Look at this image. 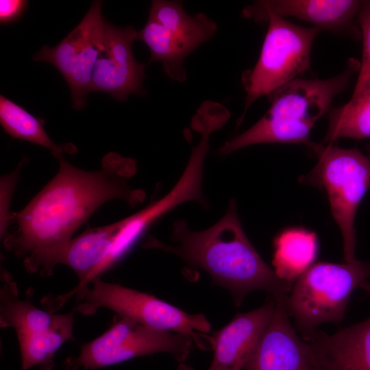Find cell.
I'll return each mask as SVG.
<instances>
[{"mask_svg": "<svg viewBox=\"0 0 370 370\" xmlns=\"http://www.w3.org/2000/svg\"><path fill=\"white\" fill-rule=\"evenodd\" d=\"M18 180V173H12L1 178V238L8 234L11 214L9 213L10 203Z\"/></svg>", "mask_w": 370, "mask_h": 370, "instance_id": "obj_21", "label": "cell"}, {"mask_svg": "<svg viewBox=\"0 0 370 370\" xmlns=\"http://www.w3.org/2000/svg\"><path fill=\"white\" fill-rule=\"evenodd\" d=\"M172 239L177 246L151 238L147 247L176 254L189 266L206 271L214 283L231 293L237 307L253 291L277 297L288 295L293 286L280 279L251 245L238 218L234 200L223 218L206 230L193 232L184 220L177 221Z\"/></svg>", "mask_w": 370, "mask_h": 370, "instance_id": "obj_2", "label": "cell"}, {"mask_svg": "<svg viewBox=\"0 0 370 370\" xmlns=\"http://www.w3.org/2000/svg\"><path fill=\"white\" fill-rule=\"evenodd\" d=\"M310 149L319 161L299 180L325 190L343 236L344 260L355 262L354 220L360 202L370 187V159L356 147L343 149L334 143H314Z\"/></svg>", "mask_w": 370, "mask_h": 370, "instance_id": "obj_6", "label": "cell"}, {"mask_svg": "<svg viewBox=\"0 0 370 370\" xmlns=\"http://www.w3.org/2000/svg\"><path fill=\"white\" fill-rule=\"evenodd\" d=\"M367 149L369 153H370V145L367 147Z\"/></svg>", "mask_w": 370, "mask_h": 370, "instance_id": "obj_25", "label": "cell"}, {"mask_svg": "<svg viewBox=\"0 0 370 370\" xmlns=\"http://www.w3.org/2000/svg\"><path fill=\"white\" fill-rule=\"evenodd\" d=\"M360 287H361L362 288H363L364 290H365L367 293L370 294V284L367 282V280L362 282L360 285Z\"/></svg>", "mask_w": 370, "mask_h": 370, "instance_id": "obj_24", "label": "cell"}, {"mask_svg": "<svg viewBox=\"0 0 370 370\" xmlns=\"http://www.w3.org/2000/svg\"><path fill=\"white\" fill-rule=\"evenodd\" d=\"M101 4V1H92L82 21L58 45L42 47L33 60L53 64L68 84L94 26L103 18Z\"/></svg>", "mask_w": 370, "mask_h": 370, "instance_id": "obj_18", "label": "cell"}, {"mask_svg": "<svg viewBox=\"0 0 370 370\" xmlns=\"http://www.w3.org/2000/svg\"><path fill=\"white\" fill-rule=\"evenodd\" d=\"M341 138H370V78L355 86L348 102L329 111L328 130L321 144Z\"/></svg>", "mask_w": 370, "mask_h": 370, "instance_id": "obj_17", "label": "cell"}, {"mask_svg": "<svg viewBox=\"0 0 370 370\" xmlns=\"http://www.w3.org/2000/svg\"><path fill=\"white\" fill-rule=\"evenodd\" d=\"M305 339L323 370H370V317L331 335L316 330Z\"/></svg>", "mask_w": 370, "mask_h": 370, "instance_id": "obj_15", "label": "cell"}, {"mask_svg": "<svg viewBox=\"0 0 370 370\" xmlns=\"http://www.w3.org/2000/svg\"><path fill=\"white\" fill-rule=\"evenodd\" d=\"M275 308L274 299L261 307L238 313L225 326L214 333V352L208 370H242L269 323Z\"/></svg>", "mask_w": 370, "mask_h": 370, "instance_id": "obj_14", "label": "cell"}, {"mask_svg": "<svg viewBox=\"0 0 370 370\" xmlns=\"http://www.w3.org/2000/svg\"><path fill=\"white\" fill-rule=\"evenodd\" d=\"M363 49L356 85L370 78V1H362L358 15Z\"/></svg>", "mask_w": 370, "mask_h": 370, "instance_id": "obj_20", "label": "cell"}, {"mask_svg": "<svg viewBox=\"0 0 370 370\" xmlns=\"http://www.w3.org/2000/svg\"><path fill=\"white\" fill-rule=\"evenodd\" d=\"M52 154L59 162L57 173L23 209L11 214L14 230L3 238L6 249L23 258L29 272L45 275L51 273L54 256L100 206L119 199L134 207L145 197L127 182L136 171L133 158L110 152L100 169L90 171Z\"/></svg>", "mask_w": 370, "mask_h": 370, "instance_id": "obj_1", "label": "cell"}, {"mask_svg": "<svg viewBox=\"0 0 370 370\" xmlns=\"http://www.w3.org/2000/svg\"><path fill=\"white\" fill-rule=\"evenodd\" d=\"M273 245L274 271L292 284L316 262L319 254L317 234L303 227L284 229L274 238Z\"/></svg>", "mask_w": 370, "mask_h": 370, "instance_id": "obj_16", "label": "cell"}, {"mask_svg": "<svg viewBox=\"0 0 370 370\" xmlns=\"http://www.w3.org/2000/svg\"><path fill=\"white\" fill-rule=\"evenodd\" d=\"M359 0H269L258 1L243 10L244 16L271 12L280 17H295L314 25L321 30L348 36L358 40L361 34L358 15Z\"/></svg>", "mask_w": 370, "mask_h": 370, "instance_id": "obj_13", "label": "cell"}, {"mask_svg": "<svg viewBox=\"0 0 370 370\" xmlns=\"http://www.w3.org/2000/svg\"><path fill=\"white\" fill-rule=\"evenodd\" d=\"M138 32L119 27L106 21L103 47L96 62L88 92L99 91L126 101L131 94L145 95L142 83L145 64L135 59L132 45Z\"/></svg>", "mask_w": 370, "mask_h": 370, "instance_id": "obj_11", "label": "cell"}, {"mask_svg": "<svg viewBox=\"0 0 370 370\" xmlns=\"http://www.w3.org/2000/svg\"><path fill=\"white\" fill-rule=\"evenodd\" d=\"M360 62L348 60L339 74L325 79L298 77L269 96L271 106L262 117L245 132L227 141L219 149L229 154L258 143H302L310 147V130L330 110L334 99L358 74Z\"/></svg>", "mask_w": 370, "mask_h": 370, "instance_id": "obj_3", "label": "cell"}, {"mask_svg": "<svg viewBox=\"0 0 370 370\" xmlns=\"http://www.w3.org/2000/svg\"><path fill=\"white\" fill-rule=\"evenodd\" d=\"M27 1L23 0H1L0 1V23L2 25H8L18 20L23 14Z\"/></svg>", "mask_w": 370, "mask_h": 370, "instance_id": "obj_22", "label": "cell"}, {"mask_svg": "<svg viewBox=\"0 0 370 370\" xmlns=\"http://www.w3.org/2000/svg\"><path fill=\"white\" fill-rule=\"evenodd\" d=\"M287 295L273 297V312L245 370H323L310 343L298 336L290 322Z\"/></svg>", "mask_w": 370, "mask_h": 370, "instance_id": "obj_12", "label": "cell"}, {"mask_svg": "<svg viewBox=\"0 0 370 370\" xmlns=\"http://www.w3.org/2000/svg\"><path fill=\"white\" fill-rule=\"evenodd\" d=\"M0 123L4 131L12 138L43 146L52 153L77 151V147L72 143H54L45 132L40 119L3 95L0 96Z\"/></svg>", "mask_w": 370, "mask_h": 370, "instance_id": "obj_19", "label": "cell"}, {"mask_svg": "<svg viewBox=\"0 0 370 370\" xmlns=\"http://www.w3.org/2000/svg\"><path fill=\"white\" fill-rule=\"evenodd\" d=\"M0 301L1 326L12 327L16 332L21 370L34 367L52 370L56 353L66 341L73 338L74 312L57 314L21 299L16 284L7 273L1 277Z\"/></svg>", "mask_w": 370, "mask_h": 370, "instance_id": "obj_8", "label": "cell"}, {"mask_svg": "<svg viewBox=\"0 0 370 370\" xmlns=\"http://www.w3.org/2000/svg\"><path fill=\"white\" fill-rule=\"evenodd\" d=\"M370 277V263L317 262L295 282L286 299L296 329L306 338L324 323H340L357 286Z\"/></svg>", "mask_w": 370, "mask_h": 370, "instance_id": "obj_4", "label": "cell"}, {"mask_svg": "<svg viewBox=\"0 0 370 370\" xmlns=\"http://www.w3.org/2000/svg\"><path fill=\"white\" fill-rule=\"evenodd\" d=\"M68 294L77 293L78 304L74 310L85 315L95 314L100 308L110 309L121 317L132 319L149 328L173 331L188 335L201 349H212L213 338L199 332L210 331V323L202 314H190L155 296L108 283L99 276ZM67 298V299H68Z\"/></svg>", "mask_w": 370, "mask_h": 370, "instance_id": "obj_7", "label": "cell"}, {"mask_svg": "<svg viewBox=\"0 0 370 370\" xmlns=\"http://www.w3.org/2000/svg\"><path fill=\"white\" fill-rule=\"evenodd\" d=\"M369 279H370V277H369ZM367 282L370 284V280H367Z\"/></svg>", "mask_w": 370, "mask_h": 370, "instance_id": "obj_26", "label": "cell"}, {"mask_svg": "<svg viewBox=\"0 0 370 370\" xmlns=\"http://www.w3.org/2000/svg\"><path fill=\"white\" fill-rule=\"evenodd\" d=\"M177 370H194L190 367L186 365L184 362H180Z\"/></svg>", "mask_w": 370, "mask_h": 370, "instance_id": "obj_23", "label": "cell"}, {"mask_svg": "<svg viewBox=\"0 0 370 370\" xmlns=\"http://www.w3.org/2000/svg\"><path fill=\"white\" fill-rule=\"evenodd\" d=\"M217 25L204 13L189 15L181 2L154 0L145 25L137 39L149 49L148 64L162 63L167 76L183 82L186 79V58L216 33Z\"/></svg>", "mask_w": 370, "mask_h": 370, "instance_id": "obj_9", "label": "cell"}, {"mask_svg": "<svg viewBox=\"0 0 370 370\" xmlns=\"http://www.w3.org/2000/svg\"><path fill=\"white\" fill-rule=\"evenodd\" d=\"M193 340L188 335L158 330L121 317L94 340L84 344L79 355L65 362L67 370H95L134 358L166 352L180 362L190 354Z\"/></svg>", "mask_w": 370, "mask_h": 370, "instance_id": "obj_10", "label": "cell"}, {"mask_svg": "<svg viewBox=\"0 0 370 370\" xmlns=\"http://www.w3.org/2000/svg\"><path fill=\"white\" fill-rule=\"evenodd\" d=\"M252 19L267 22L268 29L256 65L242 75L246 97L238 125L259 97L270 96L310 69L312 45L321 31L295 25L271 12L257 14Z\"/></svg>", "mask_w": 370, "mask_h": 370, "instance_id": "obj_5", "label": "cell"}]
</instances>
